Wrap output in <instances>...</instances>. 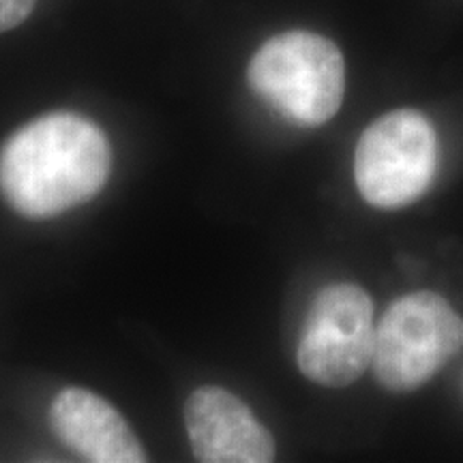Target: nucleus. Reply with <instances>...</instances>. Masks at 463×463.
<instances>
[{"label": "nucleus", "instance_id": "1", "mask_svg": "<svg viewBox=\"0 0 463 463\" xmlns=\"http://www.w3.org/2000/svg\"><path fill=\"white\" fill-rule=\"evenodd\" d=\"M112 148L86 116L52 112L20 127L0 146V198L26 219H52L106 187Z\"/></svg>", "mask_w": 463, "mask_h": 463}, {"label": "nucleus", "instance_id": "2", "mask_svg": "<svg viewBox=\"0 0 463 463\" xmlns=\"http://www.w3.org/2000/svg\"><path fill=\"white\" fill-rule=\"evenodd\" d=\"M260 101L298 127H320L341 108L345 62L331 39L288 31L262 43L247 69Z\"/></svg>", "mask_w": 463, "mask_h": 463}, {"label": "nucleus", "instance_id": "3", "mask_svg": "<svg viewBox=\"0 0 463 463\" xmlns=\"http://www.w3.org/2000/svg\"><path fill=\"white\" fill-rule=\"evenodd\" d=\"M463 347V317L436 292L397 298L375 326L372 367L386 391L410 392Z\"/></svg>", "mask_w": 463, "mask_h": 463}, {"label": "nucleus", "instance_id": "4", "mask_svg": "<svg viewBox=\"0 0 463 463\" xmlns=\"http://www.w3.org/2000/svg\"><path fill=\"white\" fill-rule=\"evenodd\" d=\"M438 165L431 120L416 109H395L363 131L354 153V181L375 208H403L430 189Z\"/></svg>", "mask_w": 463, "mask_h": 463}, {"label": "nucleus", "instance_id": "5", "mask_svg": "<svg viewBox=\"0 0 463 463\" xmlns=\"http://www.w3.org/2000/svg\"><path fill=\"white\" fill-rule=\"evenodd\" d=\"M373 341L372 297L356 283H331L316 294L300 328V373L328 389L352 384L372 364Z\"/></svg>", "mask_w": 463, "mask_h": 463}, {"label": "nucleus", "instance_id": "6", "mask_svg": "<svg viewBox=\"0 0 463 463\" xmlns=\"http://www.w3.org/2000/svg\"><path fill=\"white\" fill-rule=\"evenodd\" d=\"M191 450L202 463H269L275 439L249 405L222 389L202 386L184 403Z\"/></svg>", "mask_w": 463, "mask_h": 463}, {"label": "nucleus", "instance_id": "7", "mask_svg": "<svg viewBox=\"0 0 463 463\" xmlns=\"http://www.w3.org/2000/svg\"><path fill=\"white\" fill-rule=\"evenodd\" d=\"M50 427L69 450L92 463H144L146 453L125 416L97 392L69 386L50 405Z\"/></svg>", "mask_w": 463, "mask_h": 463}, {"label": "nucleus", "instance_id": "8", "mask_svg": "<svg viewBox=\"0 0 463 463\" xmlns=\"http://www.w3.org/2000/svg\"><path fill=\"white\" fill-rule=\"evenodd\" d=\"M37 0H0V33L20 26L33 14Z\"/></svg>", "mask_w": 463, "mask_h": 463}]
</instances>
